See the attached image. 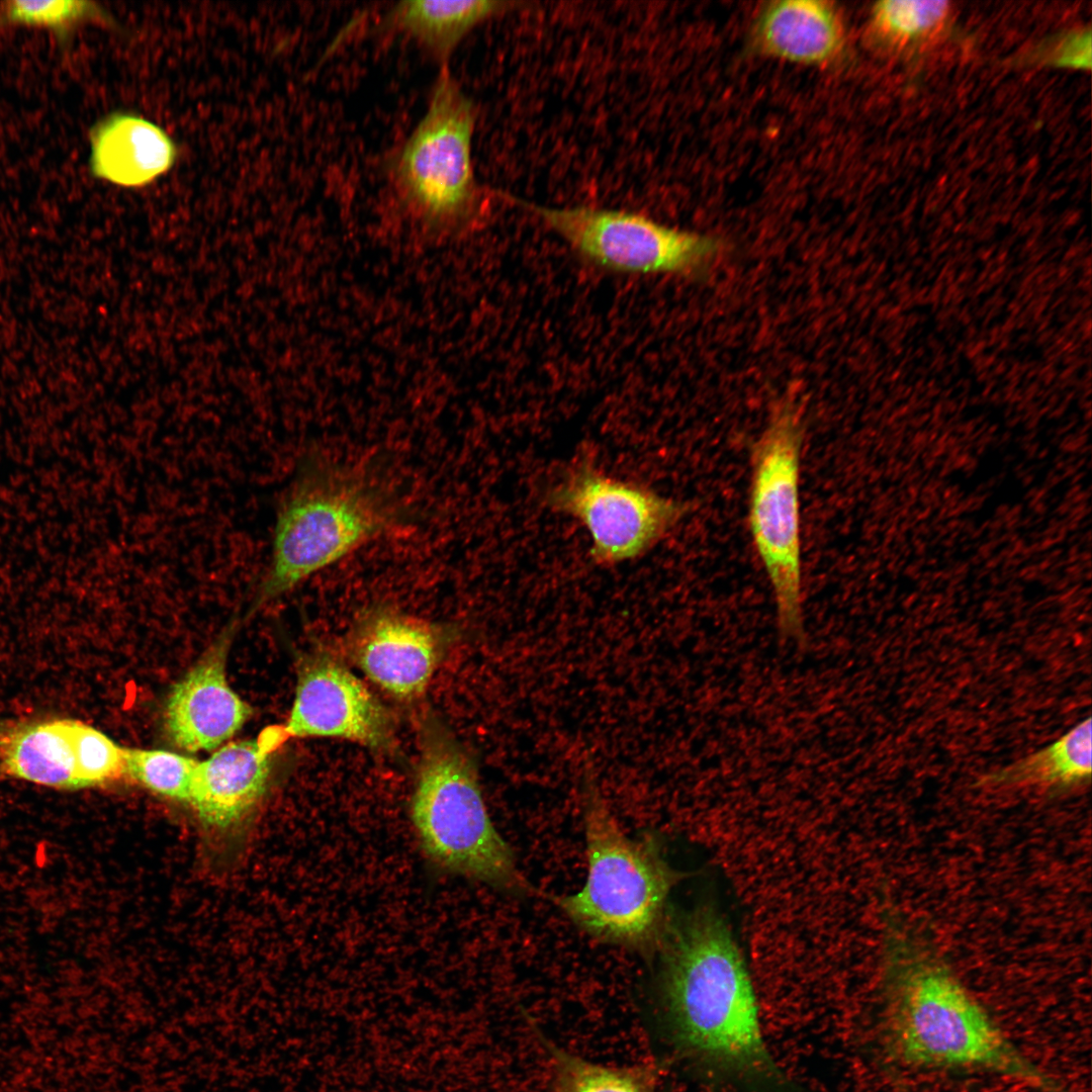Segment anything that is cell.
<instances>
[{
  "instance_id": "6da1fadb",
  "label": "cell",
  "mask_w": 1092,
  "mask_h": 1092,
  "mask_svg": "<svg viewBox=\"0 0 1092 1092\" xmlns=\"http://www.w3.org/2000/svg\"><path fill=\"white\" fill-rule=\"evenodd\" d=\"M659 995L675 1039L722 1067H770L751 979L725 919L697 906L666 919L659 944Z\"/></svg>"
},
{
  "instance_id": "7a4b0ae2",
  "label": "cell",
  "mask_w": 1092,
  "mask_h": 1092,
  "mask_svg": "<svg viewBox=\"0 0 1092 1092\" xmlns=\"http://www.w3.org/2000/svg\"><path fill=\"white\" fill-rule=\"evenodd\" d=\"M411 512L378 469L308 453L278 509L270 560L253 610L408 522Z\"/></svg>"
},
{
  "instance_id": "3957f363",
  "label": "cell",
  "mask_w": 1092,
  "mask_h": 1092,
  "mask_svg": "<svg viewBox=\"0 0 1092 1092\" xmlns=\"http://www.w3.org/2000/svg\"><path fill=\"white\" fill-rule=\"evenodd\" d=\"M884 962L890 1032L906 1061L983 1067L1044 1088L1050 1085L914 930L902 925L890 928Z\"/></svg>"
},
{
  "instance_id": "277c9868",
  "label": "cell",
  "mask_w": 1092,
  "mask_h": 1092,
  "mask_svg": "<svg viewBox=\"0 0 1092 1092\" xmlns=\"http://www.w3.org/2000/svg\"><path fill=\"white\" fill-rule=\"evenodd\" d=\"M411 819L424 854L439 869L520 895H540L495 829L470 754L435 719L422 726Z\"/></svg>"
},
{
  "instance_id": "5b68a950",
  "label": "cell",
  "mask_w": 1092,
  "mask_h": 1092,
  "mask_svg": "<svg viewBox=\"0 0 1092 1092\" xmlns=\"http://www.w3.org/2000/svg\"><path fill=\"white\" fill-rule=\"evenodd\" d=\"M587 875L576 893L548 896L590 936L642 952L659 944L666 903L679 876L649 838L632 839L620 828L593 776L584 811Z\"/></svg>"
},
{
  "instance_id": "8992f818",
  "label": "cell",
  "mask_w": 1092,
  "mask_h": 1092,
  "mask_svg": "<svg viewBox=\"0 0 1092 1092\" xmlns=\"http://www.w3.org/2000/svg\"><path fill=\"white\" fill-rule=\"evenodd\" d=\"M475 120L472 100L443 67L426 112L389 166L398 196L429 229H458L477 209L479 190L471 159Z\"/></svg>"
},
{
  "instance_id": "52a82bcc",
  "label": "cell",
  "mask_w": 1092,
  "mask_h": 1092,
  "mask_svg": "<svg viewBox=\"0 0 1092 1092\" xmlns=\"http://www.w3.org/2000/svg\"><path fill=\"white\" fill-rule=\"evenodd\" d=\"M804 425L798 406L779 404L752 449L748 521L772 587L780 636L805 642L799 472Z\"/></svg>"
},
{
  "instance_id": "ba28073f",
  "label": "cell",
  "mask_w": 1092,
  "mask_h": 1092,
  "mask_svg": "<svg viewBox=\"0 0 1092 1092\" xmlns=\"http://www.w3.org/2000/svg\"><path fill=\"white\" fill-rule=\"evenodd\" d=\"M508 200L534 213L584 258L615 271L696 273L721 249L713 237L670 228L635 212L584 205L548 207L512 196Z\"/></svg>"
},
{
  "instance_id": "9c48e42d",
  "label": "cell",
  "mask_w": 1092,
  "mask_h": 1092,
  "mask_svg": "<svg viewBox=\"0 0 1092 1092\" xmlns=\"http://www.w3.org/2000/svg\"><path fill=\"white\" fill-rule=\"evenodd\" d=\"M545 502L587 529L593 542L590 555L603 565L641 556L687 512L685 504L609 476L586 459L566 468L546 489Z\"/></svg>"
},
{
  "instance_id": "30bf717a",
  "label": "cell",
  "mask_w": 1092,
  "mask_h": 1092,
  "mask_svg": "<svg viewBox=\"0 0 1092 1092\" xmlns=\"http://www.w3.org/2000/svg\"><path fill=\"white\" fill-rule=\"evenodd\" d=\"M124 775V747L84 722L41 718L0 730V778L75 791Z\"/></svg>"
},
{
  "instance_id": "8fae6325",
  "label": "cell",
  "mask_w": 1092,
  "mask_h": 1092,
  "mask_svg": "<svg viewBox=\"0 0 1092 1092\" xmlns=\"http://www.w3.org/2000/svg\"><path fill=\"white\" fill-rule=\"evenodd\" d=\"M282 730L286 738H340L373 749L388 748L393 739L385 706L344 664L324 654L301 664Z\"/></svg>"
},
{
  "instance_id": "7c38bea8",
  "label": "cell",
  "mask_w": 1092,
  "mask_h": 1092,
  "mask_svg": "<svg viewBox=\"0 0 1092 1092\" xmlns=\"http://www.w3.org/2000/svg\"><path fill=\"white\" fill-rule=\"evenodd\" d=\"M446 629L387 605L368 609L353 633L352 654L378 687L401 700L420 697L444 653Z\"/></svg>"
},
{
  "instance_id": "4fadbf2b",
  "label": "cell",
  "mask_w": 1092,
  "mask_h": 1092,
  "mask_svg": "<svg viewBox=\"0 0 1092 1092\" xmlns=\"http://www.w3.org/2000/svg\"><path fill=\"white\" fill-rule=\"evenodd\" d=\"M286 739L282 727L268 728L198 762L188 803L205 830L221 838L237 834L267 790L270 753Z\"/></svg>"
},
{
  "instance_id": "5bb4252c",
  "label": "cell",
  "mask_w": 1092,
  "mask_h": 1092,
  "mask_svg": "<svg viewBox=\"0 0 1092 1092\" xmlns=\"http://www.w3.org/2000/svg\"><path fill=\"white\" fill-rule=\"evenodd\" d=\"M223 634L171 691L165 726L171 740L187 751L211 750L231 738L251 708L231 688L225 662L231 632Z\"/></svg>"
},
{
  "instance_id": "9a60e30c",
  "label": "cell",
  "mask_w": 1092,
  "mask_h": 1092,
  "mask_svg": "<svg viewBox=\"0 0 1092 1092\" xmlns=\"http://www.w3.org/2000/svg\"><path fill=\"white\" fill-rule=\"evenodd\" d=\"M89 170L112 184L143 187L168 172L178 156L170 135L136 114L118 111L97 121L89 132Z\"/></svg>"
},
{
  "instance_id": "2e32d148",
  "label": "cell",
  "mask_w": 1092,
  "mask_h": 1092,
  "mask_svg": "<svg viewBox=\"0 0 1092 1092\" xmlns=\"http://www.w3.org/2000/svg\"><path fill=\"white\" fill-rule=\"evenodd\" d=\"M753 39L756 48L768 57L821 65L842 51L844 29L838 11L828 2L782 0L763 8L754 26Z\"/></svg>"
},
{
  "instance_id": "e0dca14e",
  "label": "cell",
  "mask_w": 1092,
  "mask_h": 1092,
  "mask_svg": "<svg viewBox=\"0 0 1092 1092\" xmlns=\"http://www.w3.org/2000/svg\"><path fill=\"white\" fill-rule=\"evenodd\" d=\"M508 5L491 0L400 1L385 14L384 25L412 37L431 56L445 62L474 26Z\"/></svg>"
},
{
  "instance_id": "ac0fdd59",
  "label": "cell",
  "mask_w": 1092,
  "mask_h": 1092,
  "mask_svg": "<svg viewBox=\"0 0 1092 1092\" xmlns=\"http://www.w3.org/2000/svg\"><path fill=\"white\" fill-rule=\"evenodd\" d=\"M1091 776V719L1079 723L1039 751L985 777L996 785L1070 787Z\"/></svg>"
},
{
  "instance_id": "d6986e66",
  "label": "cell",
  "mask_w": 1092,
  "mask_h": 1092,
  "mask_svg": "<svg viewBox=\"0 0 1092 1092\" xmlns=\"http://www.w3.org/2000/svg\"><path fill=\"white\" fill-rule=\"evenodd\" d=\"M950 13L947 1L885 0L873 7L872 25L884 44L915 53L945 30Z\"/></svg>"
},
{
  "instance_id": "ffe728a7",
  "label": "cell",
  "mask_w": 1092,
  "mask_h": 1092,
  "mask_svg": "<svg viewBox=\"0 0 1092 1092\" xmlns=\"http://www.w3.org/2000/svg\"><path fill=\"white\" fill-rule=\"evenodd\" d=\"M87 22L111 24L106 12L91 1L12 0L0 4V28L8 26L40 27L53 32L61 46L66 48L73 32Z\"/></svg>"
},
{
  "instance_id": "44dd1931",
  "label": "cell",
  "mask_w": 1092,
  "mask_h": 1092,
  "mask_svg": "<svg viewBox=\"0 0 1092 1092\" xmlns=\"http://www.w3.org/2000/svg\"><path fill=\"white\" fill-rule=\"evenodd\" d=\"M125 775L172 800L189 801L198 761L165 751L124 748Z\"/></svg>"
},
{
  "instance_id": "7402d4cb",
  "label": "cell",
  "mask_w": 1092,
  "mask_h": 1092,
  "mask_svg": "<svg viewBox=\"0 0 1092 1092\" xmlns=\"http://www.w3.org/2000/svg\"><path fill=\"white\" fill-rule=\"evenodd\" d=\"M556 1092H654L632 1072L603 1066L549 1044Z\"/></svg>"
},
{
  "instance_id": "603a6c76",
  "label": "cell",
  "mask_w": 1092,
  "mask_h": 1092,
  "mask_svg": "<svg viewBox=\"0 0 1092 1092\" xmlns=\"http://www.w3.org/2000/svg\"><path fill=\"white\" fill-rule=\"evenodd\" d=\"M1031 57L1045 65L1088 70L1091 67V30L1082 28L1060 34L1042 42Z\"/></svg>"
}]
</instances>
